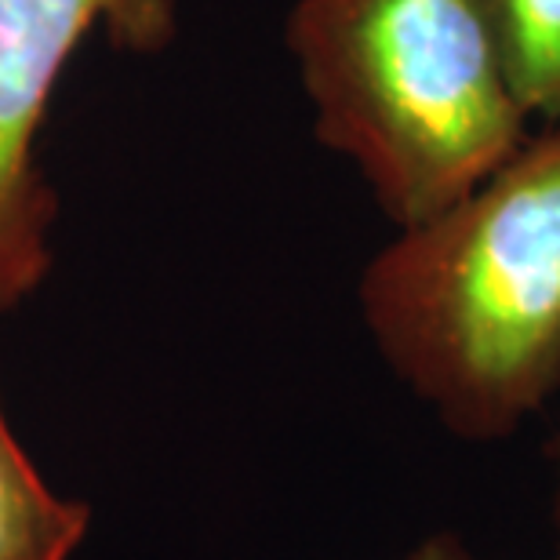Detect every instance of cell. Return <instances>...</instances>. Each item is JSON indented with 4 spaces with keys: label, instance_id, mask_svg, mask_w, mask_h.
<instances>
[{
    "label": "cell",
    "instance_id": "1",
    "mask_svg": "<svg viewBox=\"0 0 560 560\" xmlns=\"http://www.w3.org/2000/svg\"><path fill=\"white\" fill-rule=\"evenodd\" d=\"M357 306L383 364L455 441H513L560 394V125L397 230Z\"/></svg>",
    "mask_w": 560,
    "mask_h": 560
},
{
    "label": "cell",
    "instance_id": "2",
    "mask_svg": "<svg viewBox=\"0 0 560 560\" xmlns=\"http://www.w3.org/2000/svg\"><path fill=\"white\" fill-rule=\"evenodd\" d=\"M313 136L397 230L441 215L532 136L488 0H295Z\"/></svg>",
    "mask_w": 560,
    "mask_h": 560
},
{
    "label": "cell",
    "instance_id": "3",
    "mask_svg": "<svg viewBox=\"0 0 560 560\" xmlns=\"http://www.w3.org/2000/svg\"><path fill=\"white\" fill-rule=\"evenodd\" d=\"M95 33L131 55L175 40V0H0V317L55 266L59 194L37 164V139L66 66Z\"/></svg>",
    "mask_w": 560,
    "mask_h": 560
},
{
    "label": "cell",
    "instance_id": "4",
    "mask_svg": "<svg viewBox=\"0 0 560 560\" xmlns=\"http://www.w3.org/2000/svg\"><path fill=\"white\" fill-rule=\"evenodd\" d=\"M92 510L44 485L0 400V560H70Z\"/></svg>",
    "mask_w": 560,
    "mask_h": 560
},
{
    "label": "cell",
    "instance_id": "5",
    "mask_svg": "<svg viewBox=\"0 0 560 560\" xmlns=\"http://www.w3.org/2000/svg\"><path fill=\"white\" fill-rule=\"evenodd\" d=\"M532 120L560 125V0H488Z\"/></svg>",
    "mask_w": 560,
    "mask_h": 560
},
{
    "label": "cell",
    "instance_id": "6",
    "mask_svg": "<svg viewBox=\"0 0 560 560\" xmlns=\"http://www.w3.org/2000/svg\"><path fill=\"white\" fill-rule=\"evenodd\" d=\"M405 560H485V557L477 550H469L455 532H433V535H425Z\"/></svg>",
    "mask_w": 560,
    "mask_h": 560
},
{
    "label": "cell",
    "instance_id": "7",
    "mask_svg": "<svg viewBox=\"0 0 560 560\" xmlns=\"http://www.w3.org/2000/svg\"><path fill=\"white\" fill-rule=\"evenodd\" d=\"M546 463H550V502H546V513H550L553 560H560V425L553 430L550 441H546Z\"/></svg>",
    "mask_w": 560,
    "mask_h": 560
}]
</instances>
